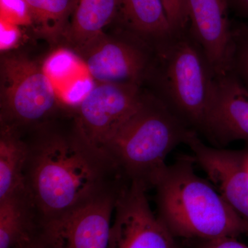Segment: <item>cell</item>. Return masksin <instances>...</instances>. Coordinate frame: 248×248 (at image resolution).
Returning <instances> with one entry per match:
<instances>
[{"mask_svg":"<svg viewBox=\"0 0 248 248\" xmlns=\"http://www.w3.org/2000/svg\"><path fill=\"white\" fill-rule=\"evenodd\" d=\"M245 161L248 169V151H245Z\"/></svg>","mask_w":248,"mask_h":248,"instance_id":"26","label":"cell"},{"mask_svg":"<svg viewBox=\"0 0 248 248\" xmlns=\"http://www.w3.org/2000/svg\"><path fill=\"white\" fill-rule=\"evenodd\" d=\"M228 4V0H187L188 30L216 76L230 71L232 24Z\"/></svg>","mask_w":248,"mask_h":248,"instance_id":"12","label":"cell"},{"mask_svg":"<svg viewBox=\"0 0 248 248\" xmlns=\"http://www.w3.org/2000/svg\"><path fill=\"white\" fill-rule=\"evenodd\" d=\"M151 47L146 78L154 79L155 95L187 126L202 133L217 76L203 49L188 28Z\"/></svg>","mask_w":248,"mask_h":248,"instance_id":"4","label":"cell"},{"mask_svg":"<svg viewBox=\"0 0 248 248\" xmlns=\"http://www.w3.org/2000/svg\"><path fill=\"white\" fill-rule=\"evenodd\" d=\"M196 164L203 169L227 203L248 223V169L245 151L222 149L205 144L195 131L186 141Z\"/></svg>","mask_w":248,"mask_h":248,"instance_id":"10","label":"cell"},{"mask_svg":"<svg viewBox=\"0 0 248 248\" xmlns=\"http://www.w3.org/2000/svg\"><path fill=\"white\" fill-rule=\"evenodd\" d=\"M161 2L174 31L187 29L188 25L187 0H161Z\"/></svg>","mask_w":248,"mask_h":248,"instance_id":"21","label":"cell"},{"mask_svg":"<svg viewBox=\"0 0 248 248\" xmlns=\"http://www.w3.org/2000/svg\"><path fill=\"white\" fill-rule=\"evenodd\" d=\"M32 17L41 29L47 31L63 29L73 15L78 0H27Z\"/></svg>","mask_w":248,"mask_h":248,"instance_id":"17","label":"cell"},{"mask_svg":"<svg viewBox=\"0 0 248 248\" xmlns=\"http://www.w3.org/2000/svg\"><path fill=\"white\" fill-rule=\"evenodd\" d=\"M142 93L138 84L97 82L78 105L77 128L91 144L102 150L138 107Z\"/></svg>","mask_w":248,"mask_h":248,"instance_id":"9","label":"cell"},{"mask_svg":"<svg viewBox=\"0 0 248 248\" xmlns=\"http://www.w3.org/2000/svg\"><path fill=\"white\" fill-rule=\"evenodd\" d=\"M40 217L27 191L0 200V248H13L35 236Z\"/></svg>","mask_w":248,"mask_h":248,"instance_id":"13","label":"cell"},{"mask_svg":"<svg viewBox=\"0 0 248 248\" xmlns=\"http://www.w3.org/2000/svg\"><path fill=\"white\" fill-rule=\"evenodd\" d=\"M122 186L40 220L39 236L48 248H108L111 219Z\"/></svg>","mask_w":248,"mask_h":248,"instance_id":"6","label":"cell"},{"mask_svg":"<svg viewBox=\"0 0 248 248\" xmlns=\"http://www.w3.org/2000/svg\"><path fill=\"white\" fill-rule=\"evenodd\" d=\"M148 187L127 182L117 196L108 248H179L174 236L152 211Z\"/></svg>","mask_w":248,"mask_h":248,"instance_id":"7","label":"cell"},{"mask_svg":"<svg viewBox=\"0 0 248 248\" xmlns=\"http://www.w3.org/2000/svg\"><path fill=\"white\" fill-rule=\"evenodd\" d=\"M151 48L141 40L114 38L102 32L78 48L98 83L141 85L151 64Z\"/></svg>","mask_w":248,"mask_h":248,"instance_id":"8","label":"cell"},{"mask_svg":"<svg viewBox=\"0 0 248 248\" xmlns=\"http://www.w3.org/2000/svg\"><path fill=\"white\" fill-rule=\"evenodd\" d=\"M192 156L168 165L153 187L157 217L174 236L210 241L248 234V223L196 174Z\"/></svg>","mask_w":248,"mask_h":248,"instance_id":"2","label":"cell"},{"mask_svg":"<svg viewBox=\"0 0 248 248\" xmlns=\"http://www.w3.org/2000/svg\"><path fill=\"white\" fill-rule=\"evenodd\" d=\"M1 124L19 129L41 124L53 113L57 94L52 80L34 62L19 55L1 63Z\"/></svg>","mask_w":248,"mask_h":248,"instance_id":"5","label":"cell"},{"mask_svg":"<svg viewBox=\"0 0 248 248\" xmlns=\"http://www.w3.org/2000/svg\"><path fill=\"white\" fill-rule=\"evenodd\" d=\"M238 13L248 19V0H228Z\"/></svg>","mask_w":248,"mask_h":248,"instance_id":"25","label":"cell"},{"mask_svg":"<svg viewBox=\"0 0 248 248\" xmlns=\"http://www.w3.org/2000/svg\"><path fill=\"white\" fill-rule=\"evenodd\" d=\"M29 146L19 136V130L1 124L0 137V200L26 192L25 170Z\"/></svg>","mask_w":248,"mask_h":248,"instance_id":"14","label":"cell"},{"mask_svg":"<svg viewBox=\"0 0 248 248\" xmlns=\"http://www.w3.org/2000/svg\"><path fill=\"white\" fill-rule=\"evenodd\" d=\"M27 143V190L40 220L71 210L125 182L102 150L77 128L69 135L40 131Z\"/></svg>","mask_w":248,"mask_h":248,"instance_id":"1","label":"cell"},{"mask_svg":"<svg viewBox=\"0 0 248 248\" xmlns=\"http://www.w3.org/2000/svg\"><path fill=\"white\" fill-rule=\"evenodd\" d=\"M20 37L19 26L0 19V48L1 51L13 48Z\"/></svg>","mask_w":248,"mask_h":248,"instance_id":"22","label":"cell"},{"mask_svg":"<svg viewBox=\"0 0 248 248\" xmlns=\"http://www.w3.org/2000/svg\"><path fill=\"white\" fill-rule=\"evenodd\" d=\"M229 71L248 90V22L232 24Z\"/></svg>","mask_w":248,"mask_h":248,"instance_id":"18","label":"cell"},{"mask_svg":"<svg viewBox=\"0 0 248 248\" xmlns=\"http://www.w3.org/2000/svg\"><path fill=\"white\" fill-rule=\"evenodd\" d=\"M118 10V0H78L66 37L79 48L102 33Z\"/></svg>","mask_w":248,"mask_h":248,"instance_id":"16","label":"cell"},{"mask_svg":"<svg viewBox=\"0 0 248 248\" xmlns=\"http://www.w3.org/2000/svg\"><path fill=\"white\" fill-rule=\"evenodd\" d=\"M76 64V58L73 54L61 50L51 55L43 68L50 79H58L71 74Z\"/></svg>","mask_w":248,"mask_h":248,"instance_id":"20","label":"cell"},{"mask_svg":"<svg viewBox=\"0 0 248 248\" xmlns=\"http://www.w3.org/2000/svg\"><path fill=\"white\" fill-rule=\"evenodd\" d=\"M202 133L218 146L248 142V90L231 71L215 78Z\"/></svg>","mask_w":248,"mask_h":248,"instance_id":"11","label":"cell"},{"mask_svg":"<svg viewBox=\"0 0 248 248\" xmlns=\"http://www.w3.org/2000/svg\"><path fill=\"white\" fill-rule=\"evenodd\" d=\"M0 19L19 27L32 24L27 0H0Z\"/></svg>","mask_w":248,"mask_h":248,"instance_id":"19","label":"cell"},{"mask_svg":"<svg viewBox=\"0 0 248 248\" xmlns=\"http://www.w3.org/2000/svg\"><path fill=\"white\" fill-rule=\"evenodd\" d=\"M192 131L155 94L142 93L138 107L102 150L125 182L149 188L167 167L168 155L186 144Z\"/></svg>","mask_w":248,"mask_h":248,"instance_id":"3","label":"cell"},{"mask_svg":"<svg viewBox=\"0 0 248 248\" xmlns=\"http://www.w3.org/2000/svg\"><path fill=\"white\" fill-rule=\"evenodd\" d=\"M124 20L135 35L147 44L168 38L174 33L161 0H118Z\"/></svg>","mask_w":248,"mask_h":248,"instance_id":"15","label":"cell"},{"mask_svg":"<svg viewBox=\"0 0 248 248\" xmlns=\"http://www.w3.org/2000/svg\"><path fill=\"white\" fill-rule=\"evenodd\" d=\"M199 248H248V246L240 242L236 238L226 237L203 241Z\"/></svg>","mask_w":248,"mask_h":248,"instance_id":"23","label":"cell"},{"mask_svg":"<svg viewBox=\"0 0 248 248\" xmlns=\"http://www.w3.org/2000/svg\"><path fill=\"white\" fill-rule=\"evenodd\" d=\"M13 248H48L39 236L38 232L33 237L18 244Z\"/></svg>","mask_w":248,"mask_h":248,"instance_id":"24","label":"cell"}]
</instances>
